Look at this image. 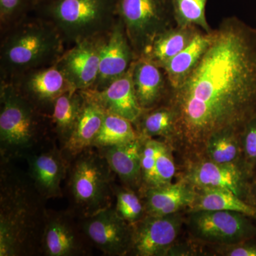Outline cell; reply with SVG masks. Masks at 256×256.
Segmentation results:
<instances>
[{
	"label": "cell",
	"instance_id": "6da1fadb",
	"mask_svg": "<svg viewBox=\"0 0 256 256\" xmlns=\"http://www.w3.org/2000/svg\"><path fill=\"white\" fill-rule=\"evenodd\" d=\"M165 104L174 117L168 144L180 165L203 160L216 134H240L256 117V28L237 16L223 18L201 60Z\"/></svg>",
	"mask_w": 256,
	"mask_h": 256
},
{
	"label": "cell",
	"instance_id": "7a4b0ae2",
	"mask_svg": "<svg viewBox=\"0 0 256 256\" xmlns=\"http://www.w3.org/2000/svg\"><path fill=\"white\" fill-rule=\"evenodd\" d=\"M13 162L1 159L0 256H40L46 200Z\"/></svg>",
	"mask_w": 256,
	"mask_h": 256
},
{
	"label": "cell",
	"instance_id": "3957f363",
	"mask_svg": "<svg viewBox=\"0 0 256 256\" xmlns=\"http://www.w3.org/2000/svg\"><path fill=\"white\" fill-rule=\"evenodd\" d=\"M1 35L0 80L57 63L67 47L50 23L31 14Z\"/></svg>",
	"mask_w": 256,
	"mask_h": 256
},
{
	"label": "cell",
	"instance_id": "277c9868",
	"mask_svg": "<svg viewBox=\"0 0 256 256\" xmlns=\"http://www.w3.org/2000/svg\"><path fill=\"white\" fill-rule=\"evenodd\" d=\"M52 136L50 116L34 106L14 84L0 80L1 159H25L55 139Z\"/></svg>",
	"mask_w": 256,
	"mask_h": 256
},
{
	"label": "cell",
	"instance_id": "5b68a950",
	"mask_svg": "<svg viewBox=\"0 0 256 256\" xmlns=\"http://www.w3.org/2000/svg\"><path fill=\"white\" fill-rule=\"evenodd\" d=\"M118 0H38L32 14L50 23L67 48L110 31Z\"/></svg>",
	"mask_w": 256,
	"mask_h": 256
},
{
	"label": "cell",
	"instance_id": "8992f818",
	"mask_svg": "<svg viewBox=\"0 0 256 256\" xmlns=\"http://www.w3.org/2000/svg\"><path fill=\"white\" fill-rule=\"evenodd\" d=\"M114 172L97 148H88L69 161L65 182L72 206L79 217L112 206Z\"/></svg>",
	"mask_w": 256,
	"mask_h": 256
},
{
	"label": "cell",
	"instance_id": "52a82bcc",
	"mask_svg": "<svg viewBox=\"0 0 256 256\" xmlns=\"http://www.w3.org/2000/svg\"><path fill=\"white\" fill-rule=\"evenodd\" d=\"M117 14L139 58L158 35L176 26L171 0H118Z\"/></svg>",
	"mask_w": 256,
	"mask_h": 256
},
{
	"label": "cell",
	"instance_id": "ba28073f",
	"mask_svg": "<svg viewBox=\"0 0 256 256\" xmlns=\"http://www.w3.org/2000/svg\"><path fill=\"white\" fill-rule=\"evenodd\" d=\"M188 214L192 236L208 245L235 244L256 238V222L244 214L232 210H198Z\"/></svg>",
	"mask_w": 256,
	"mask_h": 256
},
{
	"label": "cell",
	"instance_id": "9c48e42d",
	"mask_svg": "<svg viewBox=\"0 0 256 256\" xmlns=\"http://www.w3.org/2000/svg\"><path fill=\"white\" fill-rule=\"evenodd\" d=\"M92 247L75 210L72 208L62 210L47 208L42 256H90Z\"/></svg>",
	"mask_w": 256,
	"mask_h": 256
},
{
	"label": "cell",
	"instance_id": "30bf717a",
	"mask_svg": "<svg viewBox=\"0 0 256 256\" xmlns=\"http://www.w3.org/2000/svg\"><path fill=\"white\" fill-rule=\"evenodd\" d=\"M200 188H226L248 204L252 178L242 163L220 164L204 159L182 165L180 178Z\"/></svg>",
	"mask_w": 256,
	"mask_h": 256
},
{
	"label": "cell",
	"instance_id": "8fae6325",
	"mask_svg": "<svg viewBox=\"0 0 256 256\" xmlns=\"http://www.w3.org/2000/svg\"><path fill=\"white\" fill-rule=\"evenodd\" d=\"M184 222L181 212L164 216L146 214L132 224L129 256H169Z\"/></svg>",
	"mask_w": 256,
	"mask_h": 256
},
{
	"label": "cell",
	"instance_id": "7c38bea8",
	"mask_svg": "<svg viewBox=\"0 0 256 256\" xmlns=\"http://www.w3.org/2000/svg\"><path fill=\"white\" fill-rule=\"evenodd\" d=\"M82 230L105 256H129L132 242V225L121 218L111 206L88 216L80 217Z\"/></svg>",
	"mask_w": 256,
	"mask_h": 256
},
{
	"label": "cell",
	"instance_id": "4fadbf2b",
	"mask_svg": "<svg viewBox=\"0 0 256 256\" xmlns=\"http://www.w3.org/2000/svg\"><path fill=\"white\" fill-rule=\"evenodd\" d=\"M24 160L28 178L44 200L63 196L62 185L66 178L69 161L55 139Z\"/></svg>",
	"mask_w": 256,
	"mask_h": 256
},
{
	"label": "cell",
	"instance_id": "5bb4252c",
	"mask_svg": "<svg viewBox=\"0 0 256 256\" xmlns=\"http://www.w3.org/2000/svg\"><path fill=\"white\" fill-rule=\"evenodd\" d=\"M138 58L124 23L118 18L110 31L102 35L99 73L92 90H100L108 86L127 73Z\"/></svg>",
	"mask_w": 256,
	"mask_h": 256
},
{
	"label": "cell",
	"instance_id": "9a60e30c",
	"mask_svg": "<svg viewBox=\"0 0 256 256\" xmlns=\"http://www.w3.org/2000/svg\"><path fill=\"white\" fill-rule=\"evenodd\" d=\"M102 35L68 47L57 62L56 65L75 90H88L95 85L100 66Z\"/></svg>",
	"mask_w": 256,
	"mask_h": 256
},
{
	"label": "cell",
	"instance_id": "2e32d148",
	"mask_svg": "<svg viewBox=\"0 0 256 256\" xmlns=\"http://www.w3.org/2000/svg\"><path fill=\"white\" fill-rule=\"evenodd\" d=\"M43 114L50 116L56 100L74 89L56 64L30 70L10 82Z\"/></svg>",
	"mask_w": 256,
	"mask_h": 256
},
{
	"label": "cell",
	"instance_id": "e0dca14e",
	"mask_svg": "<svg viewBox=\"0 0 256 256\" xmlns=\"http://www.w3.org/2000/svg\"><path fill=\"white\" fill-rule=\"evenodd\" d=\"M131 74L136 97L143 110L166 104L172 88L163 68L140 57L131 66Z\"/></svg>",
	"mask_w": 256,
	"mask_h": 256
},
{
	"label": "cell",
	"instance_id": "ac0fdd59",
	"mask_svg": "<svg viewBox=\"0 0 256 256\" xmlns=\"http://www.w3.org/2000/svg\"><path fill=\"white\" fill-rule=\"evenodd\" d=\"M104 109L106 112L117 114L133 124L137 122L142 109L138 102L133 87L131 68L122 76L100 90H82Z\"/></svg>",
	"mask_w": 256,
	"mask_h": 256
},
{
	"label": "cell",
	"instance_id": "d6986e66",
	"mask_svg": "<svg viewBox=\"0 0 256 256\" xmlns=\"http://www.w3.org/2000/svg\"><path fill=\"white\" fill-rule=\"evenodd\" d=\"M138 194L146 214L164 216L188 210L196 198V188L178 178L176 183L144 188Z\"/></svg>",
	"mask_w": 256,
	"mask_h": 256
},
{
	"label": "cell",
	"instance_id": "ffe728a7",
	"mask_svg": "<svg viewBox=\"0 0 256 256\" xmlns=\"http://www.w3.org/2000/svg\"><path fill=\"white\" fill-rule=\"evenodd\" d=\"M124 186L139 192L142 188L141 140L97 148Z\"/></svg>",
	"mask_w": 256,
	"mask_h": 256
},
{
	"label": "cell",
	"instance_id": "44dd1931",
	"mask_svg": "<svg viewBox=\"0 0 256 256\" xmlns=\"http://www.w3.org/2000/svg\"><path fill=\"white\" fill-rule=\"evenodd\" d=\"M82 92L85 96V100L78 122L72 137L66 144L60 148L68 161L82 151L92 148L106 114L97 102Z\"/></svg>",
	"mask_w": 256,
	"mask_h": 256
},
{
	"label": "cell",
	"instance_id": "7402d4cb",
	"mask_svg": "<svg viewBox=\"0 0 256 256\" xmlns=\"http://www.w3.org/2000/svg\"><path fill=\"white\" fill-rule=\"evenodd\" d=\"M85 96L82 90H72L62 94L54 104L50 116L52 133L60 148L68 142L82 112Z\"/></svg>",
	"mask_w": 256,
	"mask_h": 256
},
{
	"label": "cell",
	"instance_id": "603a6c76",
	"mask_svg": "<svg viewBox=\"0 0 256 256\" xmlns=\"http://www.w3.org/2000/svg\"><path fill=\"white\" fill-rule=\"evenodd\" d=\"M201 30L195 25H176L158 35L141 57L162 66L188 46Z\"/></svg>",
	"mask_w": 256,
	"mask_h": 256
},
{
	"label": "cell",
	"instance_id": "cb8c5ba5",
	"mask_svg": "<svg viewBox=\"0 0 256 256\" xmlns=\"http://www.w3.org/2000/svg\"><path fill=\"white\" fill-rule=\"evenodd\" d=\"M213 31L201 30L188 46L162 66L172 88L181 85L201 60L212 43Z\"/></svg>",
	"mask_w": 256,
	"mask_h": 256
},
{
	"label": "cell",
	"instance_id": "d4e9b609",
	"mask_svg": "<svg viewBox=\"0 0 256 256\" xmlns=\"http://www.w3.org/2000/svg\"><path fill=\"white\" fill-rule=\"evenodd\" d=\"M196 188V198L186 210V213L198 210H232L244 214L256 220V208L233 192L217 188Z\"/></svg>",
	"mask_w": 256,
	"mask_h": 256
},
{
	"label": "cell",
	"instance_id": "484cf974",
	"mask_svg": "<svg viewBox=\"0 0 256 256\" xmlns=\"http://www.w3.org/2000/svg\"><path fill=\"white\" fill-rule=\"evenodd\" d=\"M134 126L139 138H158L169 143L174 134V114L166 104L143 110Z\"/></svg>",
	"mask_w": 256,
	"mask_h": 256
},
{
	"label": "cell",
	"instance_id": "4316f807",
	"mask_svg": "<svg viewBox=\"0 0 256 256\" xmlns=\"http://www.w3.org/2000/svg\"><path fill=\"white\" fill-rule=\"evenodd\" d=\"M139 138L134 124L128 120L106 112L104 122L92 146L105 148L131 142Z\"/></svg>",
	"mask_w": 256,
	"mask_h": 256
},
{
	"label": "cell",
	"instance_id": "83f0119b",
	"mask_svg": "<svg viewBox=\"0 0 256 256\" xmlns=\"http://www.w3.org/2000/svg\"><path fill=\"white\" fill-rule=\"evenodd\" d=\"M240 136L236 132H224L213 136L207 143L204 159L220 164L242 163Z\"/></svg>",
	"mask_w": 256,
	"mask_h": 256
},
{
	"label": "cell",
	"instance_id": "f1b7e54d",
	"mask_svg": "<svg viewBox=\"0 0 256 256\" xmlns=\"http://www.w3.org/2000/svg\"><path fill=\"white\" fill-rule=\"evenodd\" d=\"M176 26L195 25L203 31H213L207 22L206 5L208 0H171Z\"/></svg>",
	"mask_w": 256,
	"mask_h": 256
},
{
	"label": "cell",
	"instance_id": "f546056e",
	"mask_svg": "<svg viewBox=\"0 0 256 256\" xmlns=\"http://www.w3.org/2000/svg\"><path fill=\"white\" fill-rule=\"evenodd\" d=\"M116 212L128 224H134L146 215L144 204L138 192L114 184Z\"/></svg>",
	"mask_w": 256,
	"mask_h": 256
},
{
	"label": "cell",
	"instance_id": "4dcf8cb0",
	"mask_svg": "<svg viewBox=\"0 0 256 256\" xmlns=\"http://www.w3.org/2000/svg\"><path fill=\"white\" fill-rule=\"evenodd\" d=\"M36 0H0V34L32 14Z\"/></svg>",
	"mask_w": 256,
	"mask_h": 256
},
{
	"label": "cell",
	"instance_id": "1f68e13d",
	"mask_svg": "<svg viewBox=\"0 0 256 256\" xmlns=\"http://www.w3.org/2000/svg\"><path fill=\"white\" fill-rule=\"evenodd\" d=\"M174 150L168 142L160 139L156 153L153 186H163L172 183L176 173Z\"/></svg>",
	"mask_w": 256,
	"mask_h": 256
},
{
	"label": "cell",
	"instance_id": "d6a6232c",
	"mask_svg": "<svg viewBox=\"0 0 256 256\" xmlns=\"http://www.w3.org/2000/svg\"><path fill=\"white\" fill-rule=\"evenodd\" d=\"M140 138L141 140V171L142 181V188L140 190L141 191L144 188L153 186L156 156L159 146L160 139Z\"/></svg>",
	"mask_w": 256,
	"mask_h": 256
},
{
	"label": "cell",
	"instance_id": "836d02e7",
	"mask_svg": "<svg viewBox=\"0 0 256 256\" xmlns=\"http://www.w3.org/2000/svg\"><path fill=\"white\" fill-rule=\"evenodd\" d=\"M242 163L249 175L256 174V117L250 120L240 133Z\"/></svg>",
	"mask_w": 256,
	"mask_h": 256
},
{
	"label": "cell",
	"instance_id": "e575fe53",
	"mask_svg": "<svg viewBox=\"0 0 256 256\" xmlns=\"http://www.w3.org/2000/svg\"><path fill=\"white\" fill-rule=\"evenodd\" d=\"M214 254L224 256H256V238L230 244L208 245Z\"/></svg>",
	"mask_w": 256,
	"mask_h": 256
},
{
	"label": "cell",
	"instance_id": "d590c367",
	"mask_svg": "<svg viewBox=\"0 0 256 256\" xmlns=\"http://www.w3.org/2000/svg\"><path fill=\"white\" fill-rule=\"evenodd\" d=\"M248 204L254 206L256 210V174L252 180Z\"/></svg>",
	"mask_w": 256,
	"mask_h": 256
},
{
	"label": "cell",
	"instance_id": "8d00e7d4",
	"mask_svg": "<svg viewBox=\"0 0 256 256\" xmlns=\"http://www.w3.org/2000/svg\"><path fill=\"white\" fill-rule=\"evenodd\" d=\"M37 1H38V0H36V2Z\"/></svg>",
	"mask_w": 256,
	"mask_h": 256
}]
</instances>
